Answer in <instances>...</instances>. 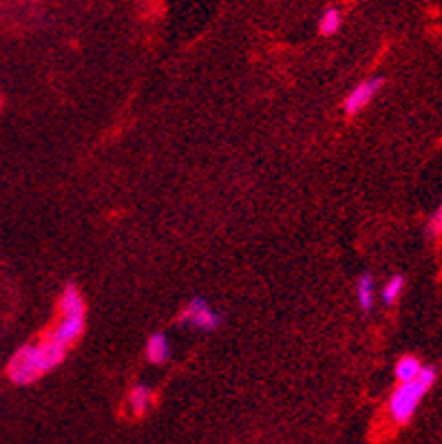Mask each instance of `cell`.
Here are the masks:
<instances>
[{"mask_svg": "<svg viewBox=\"0 0 442 444\" xmlns=\"http://www.w3.org/2000/svg\"><path fill=\"white\" fill-rule=\"evenodd\" d=\"M67 356V347L54 343L49 336H43L38 343H27L18 349L7 365V376L14 385H32L40 376L56 369Z\"/></svg>", "mask_w": 442, "mask_h": 444, "instance_id": "1", "label": "cell"}, {"mask_svg": "<svg viewBox=\"0 0 442 444\" xmlns=\"http://www.w3.org/2000/svg\"><path fill=\"white\" fill-rule=\"evenodd\" d=\"M436 378H438L436 367H423V371H420L411 383L398 385L394 389V394L389 396V402H387L389 418H392L394 425H407V422L414 418L420 400H423L427 396V391L434 387Z\"/></svg>", "mask_w": 442, "mask_h": 444, "instance_id": "2", "label": "cell"}, {"mask_svg": "<svg viewBox=\"0 0 442 444\" xmlns=\"http://www.w3.org/2000/svg\"><path fill=\"white\" fill-rule=\"evenodd\" d=\"M221 314L214 312L210 307V303L206 301L203 296H192L188 305L181 309L179 314V325H186V327H192V329H203V332H212V329H217L221 325Z\"/></svg>", "mask_w": 442, "mask_h": 444, "instance_id": "3", "label": "cell"}, {"mask_svg": "<svg viewBox=\"0 0 442 444\" xmlns=\"http://www.w3.org/2000/svg\"><path fill=\"white\" fill-rule=\"evenodd\" d=\"M380 87H383V78L363 80L361 85H356L352 91H349V96L343 102V111L347 113V115H356L358 111H363L369 102L374 100V96L380 91Z\"/></svg>", "mask_w": 442, "mask_h": 444, "instance_id": "4", "label": "cell"}, {"mask_svg": "<svg viewBox=\"0 0 442 444\" xmlns=\"http://www.w3.org/2000/svg\"><path fill=\"white\" fill-rule=\"evenodd\" d=\"M82 332H85V316H63L49 329L47 336L54 340V343L69 349L82 336Z\"/></svg>", "mask_w": 442, "mask_h": 444, "instance_id": "5", "label": "cell"}, {"mask_svg": "<svg viewBox=\"0 0 442 444\" xmlns=\"http://www.w3.org/2000/svg\"><path fill=\"white\" fill-rule=\"evenodd\" d=\"M58 309L63 316H85V296H82L80 287L76 283H69L65 285L63 294H60V301H58Z\"/></svg>", "mask_w": 442, "mask_h": 444, "instance_id": "6", "label": "cell"}, {"mask_svg": "<svg viewBox=\"0 0 442 444\" xmlns=\"http://www.w3.org/2000/svg\"><path fill=\"white\" fill-rule=\"evenodd\" d=\"M170 358V343L166 334L155 332L146 340V360L153 365H164Z\"/></svg>", "mask_w": 442, "mask_h": 444, "instance_id": "7", "label": "cell"}, {"mask_svg": "<svg viewBox=\"0 0 442 444\" xmlns=\"http://www.w3.org/2000/svg\"><path fill=\"white\" fill-rule=\"evenodd\" d=\"M153 405V389L148 385H133L129 391V409L133 416H144Z\"/></svg>", "mask_w": 442, "mask_h": 444, "instance_id": "8", "label": "cell"}, {"mask_svg": "<svg viewBox=\"0 0 442 444\" xmlns=\"http://www.w3.org/2000/svg\"><path fill=\"white\" fill-rule=\"evenodd\" d=\"M423 363H420V358L418 356H403L396 363V369H394V374H396V380L400 385H405V383H411L420 371H423Z\"/></svg>", "mask_w": 442, "mask_h": 444, "instance_id": "9", "label": "cell"}, {"mask_svg": "<svg viewBox=\"0 0 442 444\" xmlns=\"http://www.w3.org/2000/svg\"><path fill=\"white\" fill-rule=\"evenodd\" d=\"M356 298H358V307H361L363 312H372V309H374L376 292H374V278H372V274H361V276H358Z\"/></svg>", "mask_w": 442, "mask_h": 444, "instance_id": "10", "label": "cell"}, {"mask_svg": "<svg viewBox=\"0 0 442 444\" xmlns=\"http://www.w3.org/2000/svg\"><path fill=\"white\" fill-rule=\"evenodd\" d=\"M343 25V16L338 9L330 7V9H325L321 20H318V31H321V36H334L338 29H341Z\"/></svg>", "mask_w": 442, "mask_h": 444, "instance_id": "11", "label": "cell"}, {"mask_svg": "<svg viewBox=\"0 0 442 444\" xmlns=\"http://www.w3.org/2000/svg\"><path fill=\"white\" fill-rule=\"evenodd\" d=\"M403 290H405V276L394 274L383 287V303L385 305H394L400 298V294H403Z\"/></svg>", "mask_w": 442, "mask_h": 444, "instance_id": "12", "label": "cell"}, {"mask_svg": "<svg viewBox=\"0 0 442 444\" xmlns=\"http://www.w3.org/2000/svg\"><path fill=\"white\" fill-rule=\"evenodd\" d=\"M427 232H429V236H440L442 234V201L436 208L434 217H431L429 223H427Z\"/></svg>", "mask_w": 442, "mask_h": 444, "instance_id": "13", "label": "cell"}]
</instances>
